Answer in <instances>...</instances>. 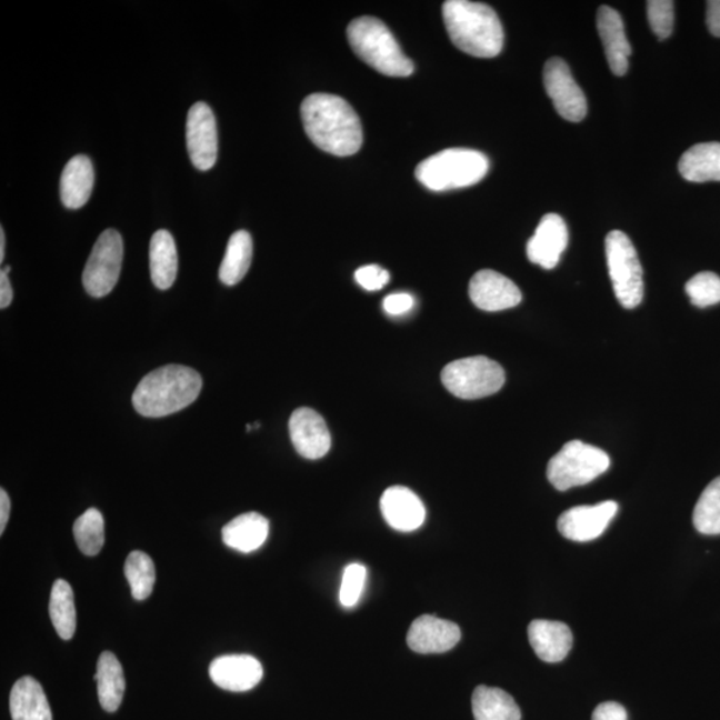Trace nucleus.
<instances>
[{
  "label": "nucleus",
  "instance_id": "39448f33",
  "mask_svg": "<svg viewBox=\"0 0 720 720\" xmlns=\"http://www.w3.org/2000/svg\"><path fill=\"white\" fill-rule=\"evenodd\" d=\"M489 169V159L482 152L447 149L420 162L416 177L426 189L449 191L479 183Z\"/></svg>",
  "mask_w": 720,
  "mask_h": 720
},
{
  "label": "nucleus",
  "instance_id": "cd10ccee",
  "mask_svg": "<svg viewBox=\"0 0 720 720\" xmlns=\"http://www.w3.org/2000/svg\"><path fill=\"white\" fill-rule=\"evenodd\" d=\"M252 260V238L244 230L232 233L227 243L219 278L227 286H236L246 277Z\"/></svg>",
  "mask_w": 720,
  "mask_h": 720
},
{
  "label": "nucleus",
  "instance_id": "9b49d317",
  "mask_svg": "<svg viewBox=\"0 0 720 720\" xmlns=\"http://www.w3.org/2000/svg\"><path fill=\"white\" fill-rule=\"evenodd\" d=\"M187 150L193 166L200 171L212 169L218 158L217 119L204 102L193 104L187 117Z\"/></svg>",
  "mask_w": 720,
  "mask_h": 720
},
{
  "label": "nucleus",
  "instance_id": "473e14b6",
  "mask_svg": "<svg viewBox=\"0 0 720 720\" xmlns=\"http://www.w3.org/2000/svg\"><path fill=\"white\" fill-rule=\"evenodd\" d=\"M686 292L691 303L700 309L718 304L720 303V278L713 272H699L686 283Z\"/></svg>",
  "mask_w": 720,
  "mask_h": 720
},
{
  "label": "nucleus",
  "instance_id": "2eb2a0df",
  "mask_svg": "<svg viewBox=\"0 0 720 720\" xmlns=\"http://www.w3.org/2000/svg\"><path fill=\"white\" fill-rule=\"evenodd\" d=\"M569 243V230L558 213H547L537 227L536 233L527 243L530 262L544 270L556 269L560 257Z\"/></svg>",
  "mask_w": 720,
  "mask_h": 720
},
{
  "label": "nucleus",
  "instance_id": "58836bf2",
  "mask_svg": "<svg viewBox=\"0 0 720 720\" xmlns=\"http://www.w3.org/2000/svg\"><path fill=\"white\" fill-rule=\"evenodd\" d=\"M706 20L712 36L720 38V0L707 2Z\"/></svg>",
  "mask_w": 720,
  "mask_h": 720
},
{
  "label": "nucleus",
  "instance_id": "c9c22d12",
  "mask_svg": "<svg viewBox=\"0 0 720 720\" xmlns=\"http://www.w3.org/2000/svg\"><path fill=\"white\" fill-rule=\"evenodd\" d=\"M356 280L366 291H379L390 282V272L378 264L363 266L357 270Z\"/></svg>",
  "mask_w": 720,
  "mask_h": 720
},
{
  "label": "nucleus",
  "instance_id": "393cba45",
  "mask_svg": "<svg viewBox=\"0 0 720 720\" xmlns=\"http://www.w3.org/2000/svg\"><path fill=\"white\" fill-rule=\"evenodd\" d=\"M150 270L152 283L159 290H169L178 273L176 240L167 230L153 233L150 243Z\"/></svg>",
  "mask_w": 720,
  "mask_h": 720
},
{
  "label": "nucleus",
  "instance_id": "6e6552de",
  "mask_svg": "<svg viewBox=\"0 0 720 720\" xmlns=\"http://www.w3.org/2000/svg\"><path fill=\"white\" fill-rule=\"evenodd\" d=\"M442 382L452 396L472 400L497 393L506 382V373L496 360L471 357L447 364L442 371Z\"/></svg>",
  "mask_w": 720,
  "mask_h": 720
},
{
  "label": "nucleus",
  "instance_id": "4468645a",
  "mask_svg": "<svg viewBox=\"0 0 720 720\" xmlns=\"http://www.w3.org/2000/svg\"><path fill=\"white\" fill-rule=\"evenodd\" d=\"M293 447L306 459H320L331 449V436L322 416L316 410L298 409L289 423Z\"/></svg>",
  "mask_w": 720,
  "mask_h": 720
},
{
  "label": "nucleus",
  "instance_id": "ddd939ff",
  "mask_svg": "<svg viewBox=\"0 0 720 720\" xmlns=\"http://www.w3.org/2000/svg\"><path fill=\"white\" fill-rule=\"evenodd\" d=\"M469 293L478 309L489 312L509 310L522 302L518 286L492 270L478 271L471 279Z\"/></svg>",
  "mask_w": 720,
  "mask_h": 720
},
{
  "label": "nucleus",
  "instance_id": "1a4fd4ad",
  "mask_svg": "<svg viewBox=\"0 0 720 720\" xmlns=\"http://www.w3.org/2000/svg\"><path fill=\"white\" fill-rule=\"evenodd\" d=\"M123 239L117 230L100 233L83 271V286L93 298L109 296L122 270Z\"/></svg>",
  "mask_w": 720,
  "mask_h": 720
},
{
  "label": "nucleus",
  "instance_id": "20e7f679",
  "mask_svg": "<svg viewBox=\"0 0 720 720\" xmlns=\"http://www.w3.org/2000/svg\"><path fill=\"white\" fill-rule=\"evenodd\" d=\"M347 37L357 56L383 76L404 78L413 72L410 58L382 20L373 17L352 20Z\"/></svg>",
  "mask_w": 720,
  "mask_h": 720
},
{
  "label": "nucleus",
  "instance_id": "bb28decb",
  "mask_svg": "<svg viewBox=\"0 0 720 720\" xmlns=\"http://www.w3.org/2000/svg\"><path fill=\"white\" fill-rule=\"evenodd\" d=\"M472 713L476 720L522 719V712L510 693L487 686H479L473 691Z\"/></svg>",
  "mask_w": 720,
  "mask_h": 720
},
{
  "label": "nucleus",
  "instance_id": "e433bc0d",
  "mask_svg": "<svg viewBox=\"0 0 720 720\" xmlns=\"http://www.w3.org/2000/svg\"><path fill=\"white\" fill-rule=\"evenodd\" d=\"M413 304H416V299H413L410 293L397 292L384 298L383 310L389 313V316H403V313H407L412 309Z\"/></svg>",
  "mask_w": 720,
  "mask_h": 720
},
{
  "label": "nucleus",
  "instance_id": "0eeeda50",
  "mask_svg": "<svg viewBox=\"0 0 720 720\" xmlns=\"http://www.w3.org/2000/svg\"><path fill=\"white\" fill-rule=\"evenodd\" d=\"M606 258L619 303L624 309H636L644 296L643 270L636 247L624 232L613 230L606 237Z\"/></svg>",
  "mask_w": 720,
  "mask_h": 720
},
{
  "label": "nucleus",
  "instance_id": "7c9ffc66",
  "mask_svg": "<svg viewBox=\"0 0 720 720\" xmlns=\"http://www.w3.org/2000/svg\"><path fill=\"white\" fill-rule=\"evenodd\" d=\"M693 526L704 536L720 533V477L713 479L700 496L692 516Z\"/></svg>",
  "mask_w": 720,
  "mask_h": 720
},
{
  "label": "nucleus",
  "instance_id": "4c0bfd02",
  "mask_svg": "<svg viewBox=\"0 0 720 720\" xmlns=\"http://www.w3.org/2000/svg\"><path fill=\"white\" fill-rule=\"evenodd\" d=\"M592 720H627V711L617 702L600 703L592 713Z\"/></svg>",
  "mask_w": 720,
  "mask_h": 720
},
{
  "label": "nucleus",
  "instance_id": "79ce46f5",
  "mask_svg": "<svg viewBox=\"0 0 720 720\" xmlns=\"http://www.w3.org/2000/svg\"><path fill=\"white\" fill-rule=\"evenodd\" d=\"M6 256V236L3 227H0V262H3Z\"/></svg>",
  "mask_w": 720,
  "mask_h": 720
},
{
  "label": "nucleus",
  "instance_id": "72a5a7b5",
  "mask_svg": "<svg viewBox=\"0 0 720 720\" xmlns=\"http://www.w3.org/2000/svg\"><path fill=\"white\" fill-rule=\"evenodd\" d=\"M367 569L363 564L352 563L346 567L340 586L339 600L343 607H353L359 602L364 590Z\"/></svg>",
  "mask_w": 720,
  "mask_h": 720
},
{
  "label": "nucleus",
  "instance_id": "f3484780",
  "mask_svg": "<svg viewBox=\"0 0 720 720\" xmlns=\"http://www.w3.org/2000/svg\"><path fill=\"white\" fill-rule=\"evenodd\" d=\"M460 637L459 627L450 620L422 616L413 620L407 633V644L418 653H442L456 647Z\"/></svg>",
  "mask_w": 720,
  "mask_h": 720
},
{
  "label": "nucleus",
  "instance_id": "37998d69",
  "mask_svg": "<svg viewBox=\"0 0 720 720\" xmlns=\"http://www.w3.org/2000/svg\"><path fill=\"white\" fill-rule=\"evenodd\" d=\"M3 271L7 272V273H9V272L11 271V267H10V266H6L4 269H3Z\"/></svg>",
  "mask_w": 720,
  "mask_h": 720
},
{
  "label": "nucleus",
  "instance_id": "b1692460",
  "mask_svg": "<svg viewBox=\"0 0 720 720\" xmlns=\"http://www.w3.org/2000/svg\"><path fill=\"white\" fill-rule=\"evenodd\" d=\"M679 172L693 183L711 182V180L720 182V143L692 146L680 158Z\"/></svg>",
  "mask_w": 720,
  "mask_h": 720
},
{
  "label": "nucleus",
  "instance_id": "aec40b11",
  "mask_svg": "<svg viewBox=\"0 0 720 720\" xmlns=\"http://www.w3.org/2000/svg\"><path fill=\"white\" fill-rule=\"evenodd\" d=\"M530 644L537 656L547 663L563 660L572 647L570 627L556 620H532L529 626Z\"/></svg>",
  "mask_w": 720,
  "mask_h": 720
},
{
  "label": "nucleus",
  "instance_id": "c85d7f7f",
  "mask_svg": "<svg viewBox=\"0 0 720 720\" xmlns=\"http://www.w3.org/2000/svg\"><path fill=\"white\" fill-rule=\"evenodd\" d=\"M50 617L58 636L70 640L77 630L76 599L71 586L58 579L52 586L50 598Z\"/></svg>",
  "mask_w": 720,
  "mask_h": 720
},
{
  "label": "nucleus",
  "instance_id": "a19ab883",
  "mask_svg": "<svg viewBox=\"0 0 720 720\" xmlns=\"http://www.w3.org/2000/svg\"><path fill=\"white\" fill-rule=\"evenodd\" d=\"M11 511V502L9 493L6 490H0V533L6 530L7 522H9Z\"/></svg>",
  "mask_w": 720,
  "mask_h": 720
},
{
  "label": "nucleus",
  "instance_id": "f03ea898",
  "mask_svg": "<svg viewBox=\"0 0 720 720\" xmlns=\"http://www.w3.org/2000/svg\"><path fill=\"white\" fill-rule=\"evenodd\" d=\"M202 386V377L190 367H160L140 380L133 391L132 404L140 416L147 418L171 416L196 402Z\"/></svg>",
  "mask_w": 720,
  "mask_h": 720
},
{
  "label": "nucleus",
  "instance_id": "f257e3e1",
  "mask_svg": "<svg viewBox=\"0 0 720 720\" xmlns=\"http://www.w3.org/2000/svg\"><path fill=\"white\" fill-rule=\"evenodd\" d=\"M307 137L320 150L337 157L357 153L363 143L362 124L343 98L312 93L300 107Z\"/></svg>",
  "mask_w": 720,
  "mask_h": 720
},
{
  "label": "nucleus",
  "instance_id": "5701e85b",
  "mask_svg": "<svg viewBox=\"0 0 720 720\" xmlns=\"http://www.w3.org/2000/svg\"><path fill=\"white\" fill-rule=\"evenodd\" d=\"M12 720H52L42 686L31 677L19 679L10 693Z\"/></svg>",
  "mask_w": 720,
  "mask_h": 720
},
{
  "label": "nucleus",
  "instance_id": "6ab92c4d",
  "mask_svg": "<svg viewBox=\"0 0 720 720\" xmlns=\"http://www.w3.org/2000/svg\"><path fill=\"white\" fill-rule=\"evenodd\" d=\"M598 31L611 71L617 77H623L629 70L631 46L626 37L622 17L609 6L600 7L598 11Z\"/></svg>",
  "mask_w": 720,
  "mask_h": 720
},
{
  "label": "nucleus",
  "instance_id": "a211bd4d",
  "mask_svg": "<svg viewBox=\"0 0 720 720\" xmlns=\"http://www.w3.org/2000/svg\"><path fill=\"white\" fill-rule=\"evenodd\" d=\"M380 511L393 530L411 532L424 523L426 509L416 492L403 486H392L380 498Z\"/></svg>",
  "mask_w": 720,
  "mask_h": 720
},
{
  "label": "nucleus",
  "instance_id": "4be33fe9",
  "mask_svg": "<svg viewBox=\"0 0 720 720\" xmlns=\"http://www.w3.org/2000/svg\"><path fill=\"white\" fill-rule=\"evenodd\" d=\"M269 532V520L258 512H246L223 527L222 538L230 549L247 553L260 549Z\"/></svg>",
  "mask_w": 720,
  "mask_h": 720
},
{
  "label": "nucleus",
  "instance_id": "ea45409f",
  "mask_svg": "<svg viewBox=\"0 0 720 720\" xmlns=\"http://www.w3.org/2000/svg\"><path fill=\"white\" fill-rule=\"evenodd\" d=\"M13 291L9 279V273L0 272V309L4 310L12 302Z\"/></svg>",
  "mask_w": 720,
  "mask_h": 720
},
{
  "label": "nucleus",
  "instance_id": "412c9836",
  "mask_svg": "<svg viewBox=\"0 0 720 720\" xmlns=\"http://www.w3.org/2000/svg\"><path fill=\"white\" fill-rule=\"evenodd\" d=\"M96 172L89 157L77 156L66 164L60 179V198L67 209L83 207L91 197Z\"/></svg>",
  "mask_w": 720,
  "mask_h": 720
},
{
  "label": "nucleus",
  "instance_id": "a878e982",
  "mask_svg": "<svg viewBox=\"0 0 720 720\" xmlns=\"http://www.w3.org/2000/svg\"><path fill=\"white\" fill-rule=\"evenodd\" d=\"M96 680L100 706L107 712H116L122 703L126 682L122 664L110 651L99 657Z\"/></svg>",
  "mask_w": 720,
  "mask_h": 720
},
{
  "label": "nucleus",
  "instance_id": "dca6fc26",
  "mask_svg": "<svg viewBox=\"0 0 720 720\" xmlns=\"http://www.w3.org/2000/svg\"><path fill=\"white\" fill-rule=\"evenodd\" d=\"M209 672L213 683L232 692L249 691L263 678L259 660L244 653L213 659Z\"/></svg>",
  "mask_w": 720,
  "mask_h": 720
},
{
  "label": "nucleus",
  "instance_id": "f704fd0d",
  "mask_svg": "<svg viewBox=\"0 0 720 720\" xmlns=\"http://www.w3.org/2000/svg\"><path fill=\"white\" fill-rule=\"evenodd\" d=\"M647 17L657 38H669L673 29V2L670 0H650L647 2Z\"/></svg>",
  "mask_w": 720,
  "mask_h": 720
},
{
  "label": "nucleus",
  "instance_id": "7ed1b4c3",
  "mask_svg": "<svg viewBox=\"0 0 720 720\" xmlns=\"http://www.w3.org/2000/svg\"><path fill=\"white\" fill-rule=\"evenodd\" d=\"M443 20L452 43L460 51L477 58H493L502 51L503 27L490 6L449 0L443 4Z\"/></svg>",
  "mask_w": 720,
  "mask_h": 720
},
{
  "label": "nucleus",
  "instance_id": "c756f323",
  "mask_svg": "<svg viewBox=\"0 0 720 720\" xmlns=\"http://www.w3.org/2000/svg\"><path fill=\"white\" fill-rule=\"evenodd\" d=\"M124 576L129 580L133 599L144 600L156 586V564L142 551H132L126 559Z\"/></svg>",
  "mask_w": 720,
  "mask_h": 720
},
{
  "label": "nucleus",
  "instance_id": "f8f14e48",
  "mask_svg": "<svg viewBox=\"0 0 720 720\" xmlns=\"http://www.w3.org/2000/svg\"><path fill=\"white\" fill-rule=\"evenodd\" d=\"M617 512L618 503L613 500L596 506L572 507L559 517L558 530L573 542H591L602 536Z\"/></svg>",
  "mask_w": 720,
  "mask_h": 720
},
{
  "label": "nucleus",
  "instance_id": "423d86ee",
  "mask_svg": "<svg viewBox=\"0 0 720 720\" xmlns=\"http://www.w3.org/2000/svg\"><path fill=\"white\" fill-rule=\"evenodd\" d=\"M609 467L607 452L580 440H571L551 458L547 466V478L557 490L566 491L592 482Z\"/></svg>",
  "mask_w": 720,
  "mask_h": 720
},
{
  "label": "nucleus",
  "instance_id": "2f4dec72",
  "mask_svg": "<svg viewBox=\"0 0 720 720\" xmlns=\"http://www.w3.org/2000/svg\"><path fill=\"white\" fill-rule=\"evenodd\" d=\"M79 550L87 557H96L104 544V519L97 509H89L73 523Z\"/></svg>",
  "mask_w": 720,
  "mask_h": 720
},
{
  "label": "nucleus",
  "instance_id": "9d476101",
  "mask_svg": "<svg viewBox=\"0 0 720 720\" xmlns=\"http://www.w3.org/2000/svg\"><path fill=\"white\" fill-rule=\"evenodd\" d=\"M543 82L560 117L578 123L587 116V100L572 78L570 67L560 58H551L544 66Z\"/></svg>",
  "mask_w": 720,
  "mask_h": 720
}]
</instances>
